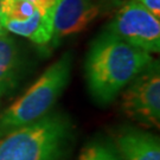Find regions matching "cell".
<instances>
[{"label":"cell","mask_w":160,"mask_h":160,"mask_svg":"<svg viewBox=\"0 0 160 160\" xmlns=\"http://www.w3.org/2000/svg\"><path fill=\"white\" fill-rule=\"evenodd\" d=\"M152 61L151 53L104 30L92 42L84 63L90 95L100 104L112 103Z\"/></svg>","instance_id":"6da1fadb"},{"label":"cell","mask_w":160,"mask_h":160,"mask_svg":"<svg viewBox=\"0 0 160 160\" xmlns=\"http://www.w3.org/2000/svg\"><path fill=\"white\" fill-rule=\"evenodd\" d=\"M71 134L67 115L49 113L0 138V160H63Z\"/></svg>","instance_id":"7a4b0ae2"},{"label":"cell","mask_w":160,"mask_h":160,"mask_svg":"<svg viewBox=\"0 0 160 160\" xmlns=\"http://www.w3.org/2000/svg\"><path fill=\"white\" fill-rule=\"evenodd\" d=\"M72 68V55L65 52L22 96L0 114V138L39 120L51 108L68 86Z\"/></svg>","instance_id":"3957f363"},{"label":"cell","mask_w":160,"mask_h":160,"mask_svg":"<svg viewBox=\"0 0 160 160\" xmlns=\"http://www.w3.org/2000/svg\"><path fill=\"white\" fill-rule=\"evenodd\" d=\"M121 110L145 127L160 123V68L152 61L121 92Z\"/></svg>","instance_id":"277c9868"},{"label":"cell","mask_w":160,"mask_h":160,"mask_svg":"<svg viewBox=\"0 0 160 160\" xmlns=\"http://www.w3.org/2000/svg\"><path fill=\"white\" fill-rule=\"evenodd\" d=\"M106 31L148 53L160 50L159 18L134 1L121 6Z\"/></svg>","instance_id":"5b68a950"},{"label":"cell","mask_w":160,"mask_h":160,"mask_svg":"<svg viewBox=\"0 0 160 160\" xmlns=\"http://www.w3.org/2000/svg\"><path fill=\"white\" fill-rule=\"evenodd\" d=\"M106 0H56L52 11V39L58 45L62 39L81 33L101 16Z\"/></svg>","instance_id":"8992f818"},{"label":"cell","mask_w":160,"mask_h":160,"mask_svg":"<svg viewBox=\"0 0 160 160\" xmlns=\"http://www.w3.org/2000/svg\"><path fill=\"white\" fill-rule=\"evenodd\" d=\"M115 141L123 160H160L159 139L148 132L127 127L118 133Z\"/></svg>","instance_id":"52a82bcc"},{"label":"cell","mask_w":160,"mask_h":160,"mask_svg":"<svg viewBox=\"0 0 160 160\" xmlns=\"http://www.w3.org/2000/svg\"><path fill=\"white\" fill-rule=\"evenodd\" d=\"M20 52L8 33L0 36V97L12 92L20 72Z\"/></svg>","instance_id":"ba28073f"},{"label":"cell","mask_w":160,"mask_h":160,"mask_svg":"<svg viewBox=\"0 0 160 160\" xmlns=\"http://www.w3.org/2000/svg\"><path fill=\"white\" fill-rule=\"evenodd\" d=\"M1 26L7 31L22 36L38 45L50 44L52 39L51 18L42 16L37 11L33 16L23 22H2Z\"/></svg>","instance_id":"9c48e42d"},{"label":"cell","mask_w":160,"mask_h":160,"mask_svg":"<svg viewBox=\"0 0 160 160\" xmlns=\"http://www.w3.org/2000/svg\"><path fill=\"white\" fill-rule=\"evenodd\" d=\"M37 11L26 0H0V24L2 22H23Z\"/></svg>","instance_id":"30bf717a"},{"label":"cell","mask_w":160,"mask_h":160,"mask_svg":"<svg viewBox=\"0 0 160 160\" xmlns=\"http://www.w3.org/2000/svg\"><path fill=\"white\" fill-rule=\"evenodd\" d=\"M77 160H123L112 143L94 140L82 148Z\"/></svg>","instance_id":"8fae6325"},{"label":"cell","mask_w":160,"mask_h":160,"mask_svg":"<svg viewBox=\"0 0 160 160\" xmlns=\"http://www.w3.org/2000/svg\"><path fill=\"white\" fill-rule=\"evenodd\" d=\"M38 10L42 16L46 18H51L52 11L56 5V0H26Z\"/></svg>","instance_id":"7c38bea8"},{"label":"cell","mask_w":160,"mask_h":160,"mask_svg":"<svg viewBox=\"0 0 160 160\" xmlns=\"http://www.w3.org/2000/svg\"><path fill=\"white\" fill-rule=\"evenodd\" d=\"M134 2H138L143 6L146 10H148L152 14H154L157 18L160 16V0H131Z\"/></svg>","instance_id":"4fadbf2b"},{"label":"cell","mask_w":160,"mask_h":160,"mask_svg":"<svg viewBox=\"0 0 160 160\" xmlns=\"http://www.w3.org/2000/svg\"><path fill=\"white\" fill-rule=\"evenodd\" d=\"M5 33H7V31L2 28V26H1V24H0V36H2V34H5Z\"/></svg>","instance_id":"5bb4252c"}]
</instances>
